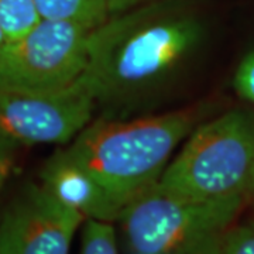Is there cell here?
<instances>
[{"instance_id": "cell-6", "label": "cell", "mask_w": 254, "mask_h": 254, "mask_svg": "<svg viewBox=\"0 0 254 254\" xmlns=\"http://www.w3.org/2000/svg\"><path fill=\"white\" fill-rule=\"evenodd\" d=\"M96 105L83 78L60 92L0 86V134L20 145L69 144L91 123Z\"/></svg>"}, {"instance_id": "cell-17", "label": "cell", "mask_w": 254, "mask_h": 254, "mask_svg": "<svg viewBox=\"0 0 254 254\" xmlns=\"http://www.w3.org/2000/svg\"><path fill=\"white\" fill-rule=\"evenodd\" d=\"M252 205H253V208H254V198H253V200H252Z\"/></svg>"}, {"instance_id": "cell-1", "label": "cell", "mask_w": 254, "mask_h": 254, "mask_svg": "<svg viewBox=\"0 0 254 254\" xmlns=\"http://www.w3.org/2000/svg\"><path fill=\"white\" fill-rule=\"evenodd\" d=\"M202 41L203 26L193 14L153 0L92 30L83 79L98 103L127 106L171 81Z\"/></svg>"}, {"instance_id": "cell-5", "label": "cell", "mask_w": 254, "mask_h": 254, "mask_svg": "<svg viewBox=\"0 0 254 254\" xmlns=\"http://www.w3.org/2000/svg\"><path fill=\"white\" fill-rule=\"evenodd\" d=\"M93 28L43 18L0 48V86L27 92H60L83 78Z\"/></svg>"}, {"instance_id": "cell-15", "label": "cell", "mask_w": 254, "mask_h": 254, "mask_svg": "<svg viewBox=\"0 0 254 254\" xmlns=\"http://www.w3.org/2000/svg\"><path fill=\"white\" fill-rule=\"evenodd\" d=\"M148 1H153V0H109L110 14L126 11V10L141 6V4L148 3Z\"/></svg>"}, {"instance_id": "cell-10", "label": "cell", "mask_w": 254, "mask_h": 254, "mask_svg": "<svg viewBox=\"0 0 254 254\" xmlns=\"http://www.w3.org/2000/svg\"><path fill=\"white\" fill-rule=\"evenodd\" d=\"M40 20L34 0H0V24L6 41L26 34Z\"/></svg>"}, {"instance_id": "cell-8", "label": "cell", "mask_w": 254, "mask_h": 254, "mask_svg": "<svg viewBox=\"0 0 254 254\" xmlns=\"http://www.w3.org/2000/svg\"><path fill=\"white\" fill-rule=\"evenodd\" d=\"M41 185L66 206L85 219L116 222L123 208L82 165L72 160L65 148L58 150L40 173Z\"/></svg>"}, {"instance_id": "cell-16", "label": "cell", "mask_w": 254, "mask_h": 254, "mask_svg": "<svg viewBox=\"0 0 254 254\" xmlns=\"http://www.w3.org/2000/svg\"><path fill=\"white\" fill-rule=\"evenodd\" d=\"M6 43V34H4V31H3V27H1V24H0V48L1 46Z\"/></svg>"}, {"instance_id": "cell-9", "label": "cell", "mask_w": 254, "mask_h": 254, "mask_svg": "<svg viewBox=\"0 0 254 254\" xmlns=\"http://www.w3.org/2000/svg\"><path fill=\"white\" fill-rule=\"evenodd\" d=\"M43 18L69 20L95 28L110 16L109 0H34Z\"/></svg>"}, {"instance_id": "cell-4", "label": "cell", "mask_w": 254, "mask_h": 254, "mask_svg": "<svg viewBox=\"0 0 254 254\" xmlns=\"http://www.w3.org/2000/svg\"><path fill=\"white\" fill-rule=\"evenodd\" d=\"M247 205L200 200L160 184L131 199L119 215L125 254H216Z\"/></svg>"}, {"instance_id": "cell-12", "label": "cell", "mask_w": 254, "mask_h": 254, "mask_svg": "<svg viewBox=\"0 0 254 254\" xmlns=\"http://www.w3.org/2000/svg\"><path fill=\"white\" fill-rule=\"evenodd\" d=\"M216 254H254V219L230 227Z\"/></svg>"}, {"instance_id": "cell-2", "label": "cell", "mask_w": 254, "mask_h": 254, "mask_svg": "<svg viewBox=\"0 0 254 254\" xmlns=\"http://www.w3.org/2000/svg\"><path fill=\"white\" fill-rule=\"evenodd\" d=\"M202 118L199 108L136 119L102 118L85 127L65 151L125 208L158 184L174 151Z\"/></svg>"}, {"instance_id": "cell-13", "label": "cell", "mask_w": 254, "mask_h": 254, "mask_svg": "<svg viewBox=\"0 0 254 254\" xmlns=\"http://www.w3.org/2000/svg\"><path fill=\"white\" fill-rule=\"evenodd\" d=\"M235 88L240 98L254 105V51L239 64L235 73Z\"/></svg>"}, {"instance_id": "cell-7", "label": "cell", "mask_w": 254, "mask_h": 254, "mask_svg": "<svg viewBox=\"0 0 254 254\" xmlns=\"http://www.w3.org/2000/svg\"><path fill=\"white\" fill-rule=\"evenodd\" d=\"M86 219L30 182L6 206L0 219V254H69Z\"/></svg>"}, {"instance_id": "cell-3", "label": "cell", "mask_w": 254, "mask_h": 254, "mask_svg": "<svg viewBox=\"0 0 254 254\" xmlns=\"http://www.w3.org/2000/svg\"><path fill=\"white\" fill-rule=\"evenodd\" d=\"M158 184L193 199L252 205L254 113L235 109L200 122Z\"/></svg>"}, {"instance_id": "cell-14", "label": "cell", "mask_w": 254, "mask_h": 254, "mask_svg": "<svg viewBox=\"0 0 254 254\" xmlns=\"http://www.w3.org/2000/svg\"><path fill=\"white\" fill-rule=\"evenodd\" d=\"M20 147L21 145L10 140L9 137L0 134V192L13 171L16 157H17V150Z\"/></svg>"}, {"instance_id": "cell-11", "label": "cell", "mask_w": 254, "mask_h": 254, "mask_svg": "<svg viewBox=\"0 0 254 254\" xmlns=\"http://www.w3.org/2000/svg\"><path fill=\"white\" fill-rule=\"evenodd\" d=\"M79 254H122L113 225L109 222L86 219L82 226Z\"/></svg>"}]
</instances>
